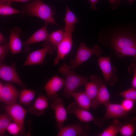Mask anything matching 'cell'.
<instances>
[{
    "label": "cell",
    "mask_w": 136,
    "mask_h": 136,
    "mask_svg": "<svg viewBox=\"0 0 136 136\" xmlns=\"http://www.w3.org/2000/svg\"><path fill=\"white\" fill-rule=\"evenodd\" d=\"M21 11L23 13L39 17L49 24H54L58 26L53 17L55 9L41 0H33L24 5Z\"/></svg>",
    "instance_id": "cell-1"
},
{
    "label": "cell",
    "mask_w": 136,
    "mask_h": 136,
    "mask_svg": "<svg viewBox=\"0 0 136 136\" xmlns=\"http://www.w3.org/2000/svg\"><path fill=\"white\" fill-rule=\"evenodd\" d=\"M58 71L60 74L65 77L63 95L67 98L71 97L72 94L78 88L85 85L89 79L87 77L76 74L66 64H63L60 66Z\"/></svg>",
    "instance_id": "cell-2"
},
{
    "label": "cell",
    "mask_w": 136,
    "mask_h": 136,
    "mask_svg": "<svg viewBox=\"0 0 136 136\" xmlns=\"http://www.w3.org/2000/svg\"><path fill=\"white\" fill-rule=\"evenodd\" d=\"M102 52L100 47L97 45H94L92 48L88 47L85 44L80 43L78 49L74 59L70 60V69L74 70L88 60L92 55H95L98 56L100 55Z\"/></svg>",
    "instance_id": "cell-3"
},
{
    "label": "cell",
    "mask_w": 136,
    "mask_h": 136,
    "mask_svg": "<svg viewBox=\"0 0 136 136\" xmlns=\"http://www.w3.org/2000/svg\"><path fill=\"white\" fill-rule=\"evenodd\" d=\"M103 44L115 52L122 49L136 46V37L130 34H118L110 37Z\"/></svg>",
    "instance_id": "cell-4"
},
{
    "label": "cell",
    "mask_w": 136,
    "mask_h": 136,
    "mask_svg": "<svg viewBox=\"0 0 136 136\" xmlns=\"http://www.w3.org/2000/svg\"><path fill=\"white\" fill-rule=\"evenodd\" d=\"M97 62L103 76L105 83H108L111 86L115 85L118 80V71L111 64L110 55L99 57Z\"/></svg>",
    "instance_id": "cell-5"
},
{
    "label": "cell",
    "mask_w": 136,
    "mask_h": 136,
    "mask_svg": "<svg viewBox=\"0 0 136 136\" xmlns=\"http://www.w3.org/2000/svg\"><path fill=\"white\" fill-rule=\"evenodd\" d=\"M66 110L67 113L75 115L81 122L88 123L93 122L101 127L104 125L100 118L95 117L88 110L80 107L76 102L71 103L67 107Z\"/></svg>",
    "instance_id": "cell-6"
},
{
    "label": "cell",
    "mask_w": 136,
    "mask_h": 136,
    "mask_svg": "<svg viewBox=\"0 0 136 136\" xmlns=\"http://www.w3.org/2000/svg\"><path fill=\"white\" fill-rule=\"evenodd\" d=\"M3 107L14 122L20 126L21 133H24V122L27 111L16 103L10 105H3Z\"/></svg>",
    "instance_id": "cell-7"
},
{
    "label": "cell",
    "mask_w": 136,
    "mask_h": 136,
    "mask_svg": "<svg viewBox=\"0 0 136 136\" xmlns=\"http://www.w3.org/2000/svg\"><path fill=\"white\" fill-rule=\"evenodd\" d=\"M56 50L46 41L43 48L33 51L28 54L23 66L43 64L47 53L51 54Z\"/></svg>",
    "instance_id": "cell-8"
},
{
    "label": "cell",
    "mask_w": 136,
    "mask_h": 136,
    "mask_svg": "<svg viewBox=\"0 0 136 136\" xmlns=\"http://www.w3.org/2000/svg\"><path fill=\"white\" fill-rule=\"evenodd\" d=\"M89 132L88 123L82 122L63 126L56 134L57 136H86Z\"/></svg>",
    "instance_id": "cell-9"
},
{
    "label": "cell",
    "mask_w": 136,
    "mask_h": 136,
    "mask_svg": "<svg viewBox=\"0 0 136 136\" xmlns=\"http://www.w3.org/2000/svg\"><path fill=\"white\" fill-rule=\"evenodd\" d=\"M64 37L57 46V55L54 59V66L59 62L60 60L63 59L71 51L73 45L72 34L74 31L72 30H64Z\"/></svg>",
    "instance_id": "cell-10"
},
{
    "label": "cell",
    "mask_w": 136,
    "mask_h": 136,
    "mask_svg": "<svg viewBox=\"0 0 136 136\" xmlns=\"http://www.w3.org/2000/svg\"><path fill=\"white\" fill-rule=\"evenodd\" d=\"M0 78L4 81L15 83L21 87H25L24 84L17 73L15 64L9 65L3 63H0Z\"/></svg>",
    "instance_id": "cell-11"
},
{
    "label": "cell",
    "mask_w": 136,
    "mask_h": 136,
    "mask_svg": "<svg viewBox=\"0 0 136 136\" xmlns=\"http://www.w3.org/2000/svg\"><path fill=\"white\" fill-rule=\"evenodd\" d=\"M19 93L14 86L10 83L3 84L0 83V100L5 105L16 103Z\"/></svg>",
    "instance_id": "cell-12"
},
{
    "label": "cell",
    "mask_w": 136,
    "mask_h": 136,
    "mask_svg": "<svg viewBox=\"0 0 136 136\" xmlns=\"http://www.w3.org/2000/svg\"><path fill=\"white\" fill-rule=\"evenodd\" d=\"M51 107L55 112L56 124L55 127L59 130L63 126L64 121L67 119V112L65 108L62 99L58 97L52 100Z\"/></svg>",
    "instance_id": "cell-13"
},
{
    "label": "cell",
    "mask_w": 136,
    "mask_h": 136,
    "mask_svg": "<svg viewBox=\"0 0 136 136\" xmlns=\"http://www.w3.org/2000/svg\"><path fill=\"white\" fill-rule=\"evenodd\" d=\"M65 83V80L57 75L49 80L44 88L48 98L52 101L58 97L57 93L64 86Z\"/></svg>",
    "instance_id": "cell-14"
},
{
    "label": "cell",
    "mask_w": 136,
    "mask_h": 136,
    "mask_svg": "<svg viewBox=\"0 0 136 136\" xmlns=\"http://www.w3.org/2000/svg\"><path fill=\"white\" fill-rule=\"evenodd\" d=\"M105 106V113L100 118L103 122L110 119L122 118L124 119L127 117L129 113L125 111L121 104L110 103Z\"/></svg>",
    "instance_id": "cell-15"
},
{
    "label": "cell",
    "mask_w": 136,
    "mask_h": 136,
    "mask_svg": "<svg viewBox=\"0 0 136 136\" xmlns=\"http://www.w3.org/2000/svg\"><path fill=\"white\" fill-rule=\"evenodd\" d=\"M9 45L12 54L14 55L21 52L22 43L20 37L22 35V31L19 28L14 27L10 31Z\"/></svg>",
    "instance_id": "cell-16"
},
{
    "label": "cell",
    "mask_w": 136,
    "mask_h": 136,
    "mask_svg": "<svg viewBox=\"0 0 136 136\" xmlns=\"http://www.w3.org/2000/svg\"><path fill=\"white\" fill-rule=\"evenodd\" d=\"M49 24L48 22H45L43 26L35 32L28 39L22 42L25 51H27L28 46L31 44L47 41L48 40L49 34L47 31V27Z\"/></svg>",
    "instance_id": "cell-17"
},
{
    "label": "cell",
    "mask_w": 136,
    "mask_h": 136,
    "mask_svg": "<svg viewBox=\"0 0 136 136\" xmlns=\"http://www.w3.org/2000/svg\"><path fill=\"white\" fill-rule=\"evenodd\" d=\"M89 79L85 85V92L92 100L104 83L102 79L96 75H92Z\"/></svg>",
    "instance_id": "cell-18"
},
{
    "label": "cell",
    "mask_w": 136,
    "mask_h": 136,
    "mask_svg": "<svg viewBox=\"0 0 136 136\" xmlns=\"http://www.w3.org/2000/svg\"><path fill=\"white\" fill-rule=\"evenodd\" d=\"M110 103V94L106 84L104 83L92 100L91 107L95 109L101 105L105 106Z\"/></svg>",
    "instance_id": "cell-19"
},
{
    "label": "cell",
    "mask_w": 136,
    "mask_h": 136,
    "mask_svg": "<svg viewBox=\"0 0 136 136\" xmlns=\"http://www.w3.org/2000/svg\"><path fill=\"white\" fill-rule=\"evenodd\" d=\"M48 107L47 98L41 95L36 99L33 105L29 108L28 111L34 115L40 116L44 113L45 110Z\"/></svg>",
    "instance_id": "cell-20"
},
{
    "label": "cell",
    "mask_w": 136,
    "mask_h": 136,
    "mask_svg": "<svg viewBox=\"0 0 136 136\" xmlns=\"http://www.w3.org/2000/svg\"><path fill=\"white\" fill-rule=\"evenodd\" d=\"M119 133L123 136H131L136 131V118L128 117L124 119Z\"/></svg>",
    "instance_id": "cell-21"
},
{
    "label": "cell",
    "mask_w": 136,
    "mask_h": 136,
    "mask_svg": "<svg viewBox=\"0 0 136 136\" xmlns=\"http://www.w3.org/2000/svg\"><path fill=\"white\" fill-rule=\"evenodd\" d=\"M71 97L75 99L77 104L81 108L88 110L91 107L92 100L85 91L74 92L72 94Z\"/></svg>",
    "instance_id": "cell-22"
},
{
    "label": "cell",
    "mask_w": 136,
    "mask_h": 136,
    "mask_svg": "<svg viewBox=\"0 0 136 136\" xmlns=\"http://www.w3.org/2000/svg\"><path fill=\"white\" fill-rule=\"evenodd\" d=\"M122 125V123L118 118L114 119L111 124L98 136H116L120 132Z\"/></svg>",
    "instance_id": "cell-23"
},
{
    "label": "cell",
    "mask_w": 136,
    "mask_h": 136,
    "mask_svg": "<svg viewBox=\"0 0 136 136\" xmlns=\"http://www.w3.org/2000/svg\"><path fill=\"white\" fill-rule=\"evenodd\" d=\"M64 29L75 30L74 25L78 22V18L74 14L66 5V11L64 18Z\"/></svg>",
    "instance_id": "cell-24"
},
{
    "label": "cell",
    "mask_w": 136,
    "mask_h": 136,
    "mask_svg": "<svg viewBox=\"0 0 136 136\" xmlns=\"http://www.w3.org/2000/svg\"><path fill=\"white\" fill-rule=\"evenodd\" d=\"M64 33L63 29L53 31L49 34L48 39L46 41L56 49L57 46L64 37Z\"/></svg>",
    "instance_id": "cell-25"
},
{
    "label": "cell",
    "mask_w": 136,
    "mask_h": 136,
    "mask_svg": "<svg viewBox=\"0 0 136 136\" xmlns=\"http://www.w3.org/2000/svg\"><path fill=\"white\" fill-rule=\"evenodd\" d=\"M36 93L33 90L24 88L19 93V102L21 104L25 105L29 104L34 98Z\"/></svg>",
    "instance_id": "cell-26"
},
{
    "label": "cell",
    "mask_w": 136,
    "mask_h": 136,
    "mask_svg": "<svg viewBox=\"0 0 136 136\" xmlns=\"http://www.w3.org/2000/svg\"><path fill=\"white\" fill-rule=\"evenodd\" d=\"M11 2L0 3V15L1 16H5L19 13H23L11 6Z\"/></svg>",
    "instance_id": "cell-27"
},
{
    "label": "cell",
    "mask_w": 136,
    "mask_h": 136,
    "mask_svg": "<svg viewBox=\"0 0 136 136\" xmlns=\"http://www.w3.org/2000/svg\"><path fill=\"white\" fill-rule=\"evenodd\" d=\"M12 119L7 113H2L0 115V135H4L7 128L11 122Z\"/></svg>",
    "instance_id": "cell-28"
},
{
    "label": "cell",
    "mask_w": 136,
    "mask_h": 136,
    "mask_svg": "<svg viewBox=\"0 0 136 136\" xmlns=\"http://www.w3.org/2000/svg\"><path fill=\"white\" fill-rule=\"evenodd\" d=\"M117 56L123 58L126 56H131L136 58V46L124 48L115 52Z\"/></svg>",
    "instance_id": "cell-29"
},
{
    "label": "cell",
    "mask_w": 136,
    "mask_h": 136,
    "mask_svg": "<svg viewBox=\"0 0 136 136\" xmlns=\"http://www.w3.org/2000/svg\"><path fill=\"white\" fill-rule=\"evenodd\" d=\"M124 99H129L136 102V89L132 87L118 93Z\"/></svg>",
    "instance_id": "cell-30"
},
{
    "label": "cell",
    "mask_w": 136,
    "mask_h": 136,
    "mask_svg": "<svg viewBox=\"0 0 136 136\" xmlns=\"http://www.w3.org/2000/svg\"><path fill=\"white\" fill-rule=\"evenodd\" d=\"M136 102L131 100L124 99L121 104L126 111L129 113L132 112L135 109Z\"/></svg>",
    "instance_id": "cell-31"
},
{
    "label": "cell",
    "mask_w": 136,
    "mask_h": 136,
    "mask_svg": "<svg viewBox=\"0 0 136 136\" xmlns=\"http://www.w3.org/2000/svg\"><path fill=\"white\" fill-rule=\"evenodd\" d=\"M128 72L130 73H133V77L131 81L132 87L136 89V58L132 61L131 64L127 69Z\"/></svg>",
    "instance_id": "cell-32"
},
{
    "label": "cell",
    "mask_w": 136,
    "mask_h": 136,
    "mask_svg": "<svg viewBox=\"0 0 136 136\" xmlns=\"http://www.w3.org/2000/svg\"><path fill=\"white\" fill-rule=\"evenodd\" d=\"M10 48L9 43L7 42L1 44L0 45V62L2 63L5 56L8 54Z\"/></svg>",
    "instance_id": "cell-33"
},
{
    "label": "cell",
    "mask_w": 136,
    "mask_h": 136,
    "mask_svg": "<svg viewBox=\"0 0 136 136\" xmlns=\"http://www.w3.org/2000/svg\"><path fill=\"white\" fill-rule=\"evenodd\" d=\"M7 130L10 134L16 135L21 133V129L20 126L16 123L11 122L8 126Z\"/></svg>",
    "instance_id": "cell-34"
},
{
    "label": "cell",
    "mask_w": 136,
    "mask_h": 136,
    "mask_svg": "<svg viewBox=\"0 0 136 136\" xmlns=\"http://www.w3.org/2000/svg\"><path fill=\"white\" fill-rule=\"evenodd\" d=\"M30 0H0V3L12 2H17L23 3H26Z\"/></svg>",
    "instance_id": "cell-35"
},
{
    "label": "cell",
    "mask_w": 136,
    "mask_h": 136,
    "mask_svg": "<svg viewBox=\"0 0 136 136\" xmlns=\"http://www.w3.org/2000/svg\"><path fill=\"white\" fill-rule=\"evenodd\" d=\"M90 3L91 9L93 10H95L97 9L96 7V4L98 0H89Z\"/></svg>",
    "instance_id": "cell-36"
},
{
    "label": "cell",
    "mask_w": 136,
    "mask_h": 136,
    "mask_svg": "<svg viewBox=\"0 0 136 136\" xmlns=\"http://www.w3.org/2000/svg\"><path fill=\"white\" fill-rule=\"evenodd\" d=\"M111 5L113 8H115L120 3L119 0H109Z\"/></svg>",
    "instance_id": "cell-37"
},
{
    "label": "cell",
    "mask_w": 136,
    "mask_h": 136,
    "mask_svg": "<svg viewBox=\"0 0 136 136\" xmlns=\"http://www.w3.org/2000/svg\"><path fill=\"white\" fill-rule=\"evenodd\" d=\"M7 40L5 38L4 36L1 33H0V44L7 42Z\"/></svg>",
    "instance_id": "cell-38"
},
{
    "label": "cell",
    "mask_w": 136,
    "mask_h": 136,
    "mask_svg": "<svg viewBox=\"0 0 136 136\" xmlns=\"http://www.w3.org/2000/svg\"><path fill=\"white\" fill-rule=\"evenodd\" d=\"M129 2L130 4L132 3L134 0H126Z\"/></svg>",
    "instance_id": "cell-39"
}]
</instances>
